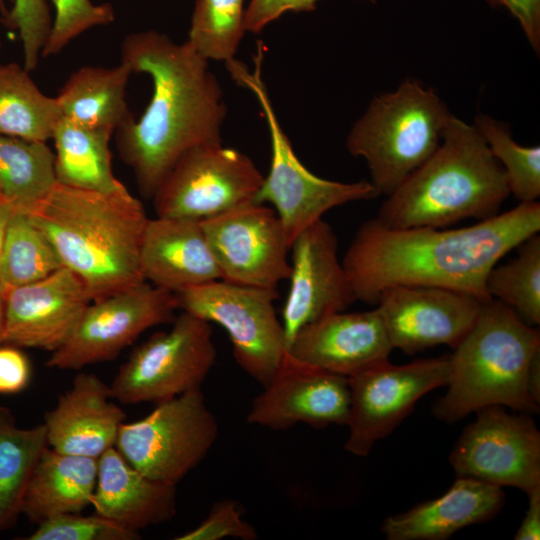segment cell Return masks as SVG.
Here are the masks:
<instances>
[{"instance_id": "cell-9", "label": "cell", "mask_w": 540, "mask_h": 540, "mask_svg": "<svg viewBox=\"0 0 540 540\" xmlns=\"http://www.w3.org/2000/svg\"><path fill=\"white\" fill-rule=\"evenodd\" d=\"M217 436L216 418L198 388L157 403L138 421L124 422L115 448L146 476L176 485L203 460Z\"/></svg>"}, {"instance_id": "cell-30", "label": "cell", "mask_w": 540, "mask_h": 540, "mask_svg": "<svg viewBox=\"0 0 540 540\" xmlns=\"http://www.w3.org/2000/svg\"><path fill=\"white\" fill-rule=\"evenodd\" d=\"M57 183L47 142L0 135V188L14 210L28 213Z\"/></svg>"}, {"instance_id": "cell-18", "label": "cell", "mask_w": 540, "mask_h": 540, "mask_svg": "<svg viewBox=\"0 0 540 540\" xmlns=\"http://www.w3.org/2000/svg\"><path fill=\"white\" fill-rule=\"evenodd\" d=\"M253 399L247 422L273 430L298 423L316 429L347 425L350 411L348 378L316 369L287 353L271 382Z\"/></svg>"}, {"instance_id": "cell-6", "label": "cell", "mask_w": 540, "mask_h": 540, "mask_svg": "<svg viewBox=\"0 0 540 540\" xmlns=\"http://www.w3.org/2000/svg\"><path fill=\"white\" fill-rule=\"evenodd\" d=\"M452 117L438 93L407 78L375 96L347 137V151L365 160L370 183L388 196L440 145Z\"/></svg>"}, {"instance_id": "cell-12", "label": "cell", "mask_w": 540, "mask_h": 540, "mask_svg": "<svg viewBox=\"0 0 540 540\" xmlns=\"http://www.w3.org/2000/svg\"><path fill=\"white\" fill-rule=\"evenodd\" d=\"M449 375V355H443L404 365L386 361L347 377L350 411L345 450L367 456L377 441L409 415L422 396L446 386Z\"/></svg>"}, {"instance_id": "cell-33", "label": "cell", "mask_w": 540, "mask_h": 540, "mask_svg": "<svg viewBox=\"0 0 540 540\" xmlns=\"http://www.w3.org/2000/svg\"><path fill=\"white\" fill-rule=\"evenodd\" d=\"M246 0H195L187 42L207 60L234 58L244 36Z\"/></svg>"}, {"instance_id": "cell-4", "label": "cell", "mask_w": 540, "mask_h": 540, "mask_svg": "<svg viewBox=\"0 0 540 540\" xmlns=\"http://www.w3.org/2000/svg\"><path fill=\"white\" fill-rule=\"evenodd\" d=\"M510 195L507 177L474 124L452 115L434 153L381 204L390 228H446L499 213Z\"/></svg>"}, {"instance_id": "cell-36", "label": "cell", "mask_w": 540, "mask_h": 540, "mask_svg": "<svg viewBox=\"0 0 540 540\" xmlns=\"http://www.w3.org/2000/svg\"><path fill=\"white\" fill-rule=\"evenodd\" d=\"M1 22L18 32L23 49V67L28 72L35 70L53 25L47 0H12L11 8L1 17Z\"/></svg>"}, {"instance_id": "cell-35", "label": "cell", "mask_w": 540, "mask_h": 540, "mask_svg": "<svg viewBox=\"0 0 540 540\" xmlns=\"http://www.w3.org/2000/svg\"><path fill=\"white\" fill-rule=\"evenodd\" d=\"M51 1L55 14L51 34L41 57L57 55L81 34L115 20L114 9L108 3L96 4L91 0Z\"/></svg>"}, {"instance_id": "cell-37", "label": "cell", "mask_w": 540, "mask_h": 540, "mask_svg": "<svg viewBox=\"0 0 540 540\" xmlns=\"http://www.w3.org/2000/svg\"><path fill=\"white\" fill-rule=\"evenodd\" d=\"M140 534L99 514L67 513L38 524L28 540H136Z\"/></svg>"}, {"instance_id": "cell-45", "label": "cell", "mask_w": 540, "mask_h": 540, "mask_svg": "<svg viewBox=\"0 0 540 540\" xmlns=\"http://www.w3.org/2000/svg\"><path fill=\"white\" fill-rule=\"evenodd\" d=\"M4 313H5V294L0 281V345L3 344V329H4Z\"/></svg>"}, {"instance_id": "cell-14", "label": "cell", "mask_w": 540, "mask_h": 540, "mask_svg": "<svg viewBox=\"0 0 540 540\" xmlns=\"http://www.w3.org/2000/svg\"><path fill=\"white\" fill-rule=\"evenodd\" d=\"M476 413L449 455L456 477L525 493L540 488V433L534 421L499 405Z\"/></svg>"}, {"instance_id": "cell-21", "label": "cell", "mask_w": 540, "mask_h": 540, "mask_svg": "<svg viewBox=\"0 0 540 540\" xmlns=\"http://www.w3.org/2000/svg\"><path fill=\"white\" fill-rule=\"evenodd\" d=\"M113 400L110 385L97 375L77 374L45 414L49 447L95 459L115 447L126 413Z\"/></svg>"}, {"instance_id": "cell-2", "label": "cell", "mask_w": 540, "mask_h": 540, "mask_svg": "<svg viewBox=\"0 0 540 540\" xmlns=\"http://www.w3.org/2000/svg\"><path fill=\"white\" fill-rule=\"evenodd\" d=\"M121 60L152 80L144 113L114 132L119 155L132 169L139 191L152 198L184 153L222 142L227 106L209 60L187 41L176 43L155 30L130 33L121 44Z\"/></svg>"}, {"instance_id": "cell-32", "label": "cell", "mask_w": 540, "mask_h": 540, "mask_svg": "<svg viewBox=\"0 0 540 540\" xmlns=\"http://www.w3.org/2000/svg\"><path fill=\"white\" fill-rule=\"evenodd\" d=\"M517 255L496 264L486 278L488 295L511 307L532 326L540 324V236L535 234L518 246Z\"/></svg>"}, {"instance_id": "cell-16", "label": "cell", "mask_w": 540, "mask_h": 540, "mask_svg": "<svg viewBox=\"0 0 540 540\" xmlns=\"http://www.w3.org/2000/svg\"><path fill=\"white\" fill-rule=\"evenodd\" d=\"M483 303L452 289L395 285L380 292L376 308L393 349L413 355L439 345L455 348L472 328Z\"/></svg>"}, {"instance_id": "cell-29", "label": "cell", "mask_w": 540, "mask_h": 540, "mask_svg": "<svg viewBox=\"0 0 540 540\" xmlns=\"http://www.w3.org/2000/svg\"><path fill=\"white\" fill-rule=\"evenodd\" d=\"M23 66L0 64V135L47 142L62 113Z\"/></svg>"}, {"instance_id": "cell-1", "label": "cell", "mask_w": 540, "mask_h": 540, "mask_svg": "<svg viewBox=\"0 0 540 540\" xmlns=\"http://www.w3.org/2000/svg\"><path fill=\"white\" fill-rule=\"evenodd\" d=\"M539 231L538 201L457 229L390 228L373 218L359 226L342 263L356 300L369 305L395 285L447 288L485 302L490 270Z\"/></svg>"}, {"instance_id": "cell-31", "label": "cell", "mask_w": 540, "mask_h": 540, "mask_svg": "<svg viewBox=\"0 0 540 540\" xmlns=\"http://www.w3.org/2000/svg\"><path fill=\"white\" fill-rule=\"evenodd\" d=\"M64 267L46 235L21 211L14 210L0 252V281L4 294L41 280Z\"/></svg>"}, {"instance_id": "cell-24", "label": "cell", "mask_w": 540, "mask_h": 540, "mask_svg": "<svg viewBox=\"0 0 540 540\" xmlns=\"http://www.w3.org/2000/svg\"><path fill=\"white\" fill-rule=\"evenodd\" d=\"M504 501L501 487L457 478L442 496L387 517L381 530L388 540H444L464 527L491 520Z\"/></svg>"}, {"instance_id": "cell-48", "label": "cell", "mask_w": 540, "mask_h": 540, "mask_svg": "<svg viewBox=\"0 0 540 540\" xmlns=\"http://www.w3.org/2000/svg\"><path fill=\"white\" fill-rule=\"evenodd\" d=\"M1 46H2V42H1V40H0V49H1Z\"/></svg>"}, {"instance_id": "cell-38", "label": "cell", "mask_w": 540, "mask_h": 540, "mask_svg": "<svg viewBox=\"0 0 540 540\" xmlns=\"http://www.w3.org/2000/svg\"><path fill=\"white\" fill-rule=\"evenodd\" d=\"M225 537L242 540H255L258 537L255 528L241 518L237 503L230 499L215 503L197 527L175 539L218 540Z\"/></svg>"}, {"instance_id": "cell-44", "label": "cell", "mask_w": 540, "mask_h": 540, "mask_svg": "<svg viewBox=\"0 0 540 540\" xmlns=\"http://www.w3.org/2000/svg\"><path fill=\"white\" fill-rule=\"evenodd\" d=\"M14 211L9 203H0V252L2 249L8 221Z\"/></svg>"}, {"instance_id": "cell-39", "label": "cell", "mask_w": 540, "mask_h": 540, "mask_svg": "<svg viewBox=\"0 0 540 540\" xmlns=\"http://www.w3.org/2000/svg\"><path fill=\"white\" fill-rule=\"evenodd\" d=\"M374 3L375 0H360ZM318 0H249L245 9V32L257 34L282 15L294 12H311Z\"/></svg>"}, {"instance_id": "cell-46", "label": "cell", "mask_w": 540, "mask_h": 540, "mask_svg": "<svg viewBox=\"0 0 540 540\" xmlns=\"http://www.w3.org/2000/svg\"><path fill=\"white\" fill-rule=\"evenodd\" d=\"M8 3H12V0H0V14H1V17H4L8 10H9V7H8Z\"/></svg>"}, {"instance_id": "cell-7", "label": "cell", "mask_w": 540, "mask_h": 540, "mask_svg": "<svg viewBox=\"0 0 540 540\" xmlns=\"http://www.w3.org/2000/svg\"><path fill=\"white\" fill-rule=\"evenodd\" d=\"M264 45L258 42L251 71L243 62L226 61L230 77L256 98L270 135L271 162L255 197L257 203L273 206L283 226L289 248L304 229L322 219L329 210L344 204L373 199L380 194L370 181L339 182L309 171L295 154L277 118L262 78Z\"/></svg>"}, {"instance_id": "cell-41", "label": "cell", "mask_w": 540, "mask_h": 540, "mask_svg": "<svg viewBox=\"0 0 540 540\" xmlns=\"http://www.w3.org/2000/svg\"><path fill=\"white\" fill-rule=\"evenodd\" d=\"M506 8L519 22L534 51H540V0H487Z\"/></svg>"}, {"instance_id": "cell-34", "label": "cell", "mask_w": 540, "mask_h": 540, "mask_svg": "<svg viewBox=\"0 0 540 540\" xmlns=\"http://www.w3.org/2000/svg\"><path fill=\"white\" fill-rule=\"evenodd\" d=\"M474 125L505 171L510 194L519 203L538 201L540 147L518 144L512 137L510 127L489 115H476Z\"/></svg>"}, {"instance_id": "cell-23", "label": "cell", "mask_w": 540, "mask_h": 540, "mask_svg": "<svg viewBox=\"0 0 540 540\" xmlns=\"http://www.w3.org/2000/svg\"><path fill=\"white\" fill-rule=\"evenodd\" d=\"M91 505L96 514L139 533L175 516L176 485L146 476L113 447L98 458Z\"/></svg>"}, {"instance_id": "cell-11", "label": "cell", "mask_w": 540, "mask_h": 540, "mask_svg": "<svg viewBox=\"0 0 540 540\" xmlns=\"http://www.w3.org/2000/svg\"><path fill=\"white\" fill-rule=\"evenodd\" d=\"M264 176L239 150L222 142L195 146L163 178L153 198L156 216L203 221L255 202Z\"/></svg>"}, {"instance_id": "cell-28", "label": "cell", "mask_w": 540, "mask_h": 540, "mask_svg": "<svg viewBox=\"0 0 540 540\" xmlns=\"http://www.w3.org/2000/svg\"><path fill=\"white\" fill-rule=\"evenodd\" d=\"M48 447L44 423L21 428L12 411L0 405V532L11 528L21 514L28 483Z\"/></svg>"}, {"instance_id": "cell-19", "label": "cell", "mask_w": 540, "mask_h": 540, "mask_svg": "<svg viewBox=\"0 0 540 540\" xmlns=\"http://www.w3.org/2000/svg\"><path fill=\"white\" fill-rule=\"evenodd\" d=\"M90 300L78 277L62 267L5 294L3 344L58 350L70 338Z\"/></svg>"}, {"instance_id": "cell-47", "label": "cell", "mask_w": 540, "mask_h": 540, "mask_svg": "<svg viewBox=\"0 0 540 540\" xmlns=\"http://www.w3.org/2000/svg\"><path fill=\"white\" fill-rule=\"evenodd\" d=\"M0 203H8V202L6 201V199H5V197H4L3 193H2V191H1V188H0Z\"/></svg>"}, {"instance_id": "cell-42", "label": "cell", "mask_w": 540, "mask_h": 540, "mask_svg": "<svg viewBox=\"0 0 540 540\" xmlns=\"http://www.w3.org/2000/svg\"><path fill=\"white\" fill-rule=\"evenodd\" d=\"M528 508L514 539L538 540L540 538V488L526 493Z\"/></svg>"}, {"instance_id": "cell-43", "label": "cell", "mask_w": 540, "mask_h": 540, "mask_svg": "<svg viewBox=\"0 0 540 540\" xmlns=\"http://www.w3.org/2000/svg\"><path fill=\"white\" fill-rule=\"evenodd\" d=\"M528 393L533 403L540 404V351L533 357L528 372Z\"/></svg>"}, {"instance_id": "cell-25", "label": "cell", "mask_w": 540, "mask_h": 540, "mask_svg": "<svg viewBox=\"0 0 540 540\" xmlns=\"http://www.w3.org/2000/svg\"><path fill=\"white\" fill-rule=\"evenodd\" d=\"M98 459L58 452L48 447L26 488L21 514L40 524L67 513H81L92 503Z\"/></svg>"}, {"instance_id": "cell-20", "label": "cell", "mask_w": 540, "mask_h": 540, "mask_svg": "<svg viewBox=\"0 0 540 540\" xmlns=\"http://www.w3.org/2000/svg\"><path fill=\"white\" fill-rule=\"evenodd\" d=\"M392 350L375 308L339 311L305 325L293 338L287 354L304 365L349 377L388 361Z\"/></svg>"}, {"instance_id": "cell-40", "label": "cell", "mask_w": 540, "mask_h": 540, "mask_svg": "<svg viewBox=\"0 0 540 540\" xmlns=\"http://www.w3.org/2000/svg\"><path fill=\"white\" fill-rule=\"evenodd\" d=\"M31 367L24 353L12 345H0V393L15 394L29 384Z\"/></svg>"}, {"instance_id": "cell-26", "label": "cell", "mask_w": 540, "mask_h": 540, "mask_svg": "<svg viewBox=\"0 0 540 540\" xmlns=\"http://www.w3.org/2000/svg\"><path fill=\"white\" fill-rule=\"evenodd\" d=\"M130 65L83 66L74 71L56 96L62 117L113 133L133 115L126 101Z\"/></svg>"}, {"instance_id": "cell-8", "label": "cell", "mask_w": 540, "mask_h": 540, "mask_svg": "<svg viewBox=\"0 0 540 540\" xmlns=\"http://www.w3.org/2000/svg\"><path fill=\"white\" fill-rule=\"evenodd\" d=\"M178 308L224 328L237 364L266 387L287 353L281 321L274 309L277 289L239 285L222 279L175 293Z\"/></svg>"}, {"instance_id": "cell-15", "label": "cell", "mask_w": 540, "mask_h": 540, "mask_svg": "<svg viewBox=\"0 0 540 540\" xmlns=\"http://www.w3.org/2000/svg\"><path fill=\"white\" fill-rule=\"evenodd\" d=\"M210 248L230 283L277 289L289 279V244L275 210L250 202L201 221Z\"/></svg>"}, {"instance_id": "cell-3", "label": "cell", "mask_w": 540, "mask_h": 540, "mask_svg": "<svg viewBox=\"0 0 540 540\" xmlns=\"http://www.w3.org/2000/svg\"><path fill=\"white\" fill-rule=\"evenodd\" d=\"M26 214L81 281L90 302L145 281L140 253L149 218L128 189L102 193L57 182Z\"/></svg>"}, {"instance_id": "cell-10", "label": "cell", "mask_w": 540, "mask_h": 540, "mask_svg": "<svg viewBox=\"0 0 540 540\" xmlns=\"http://www.w3.org/2000/svg\"><path fill=\"white\" fill-rule=\"evenodd\" d=\"M215 360L210 323L182 311L170 330L133 350L110 384L112 397L124 404L168 400L201 388Z\"/></svg>"}, {"instance_id": "cell-27", "label": "cell", "mask_w": 540, "mask_h": 540, "mask_svg": "<svg viewBox=\"0 0 540 540\" xmlns=\"http://www.w3.org/2000/svg\"><path fill=\"white\" fill-rule=\"evenodd\" d=\"M110 130L90 128L62 117L52 140L58 183L102 193L127 190L112 169Z\"/></svg>"}, {"instance_id": "cell-17", "label": "cell", "mask_w": 540, "mask_h": 540, "mask_svg": "<svg viewBox=\"0 0 540 540\" xmlns=\"http://www.w3.org/2000/svg\"><path fill=\"white\" fill-rule=\"evenodd\" d=\"M290 250V287L281 321L287 348L305 325L345 311L356 301L339 259L337 236L329 223L320 219L304 229Z\"/></svg>"}, {"instance_id": "cell-5", "label": "cell", "mask_w": 540, "mask_h": 540, "mask_svg": "<svg viewBox=\"0 0 540 540\" xmlns=\"http://www.w3.org/2000/svg\"><path fill=\"white\" fill-rule=\"evenodd\" d=\"M539 351L538 328L497 299L484 302L472 328L449 355L448 389L433 404L434 416L451 424L492 405L538 412L527 381Z\"/></svg>"}, {"instance_id": "cell-13", "label": "cell", "mask_w": 540, "mask_h": 540, "mask_svg": "<svg viewBox=\"0 0 540 540\" xmlns=\"http://www.w3.org/2000/svg\"><path fill=\"white\" fill-rule=\"evenodd\" d=\"M176 295L146 281L89 303L70 338L52 352L49 368L78 370L111 361L147 329L174 320Z\"/></svg>"}, {"instance_id": "cell-22", "label": "cell", "mask_w": 540, "mask_h": 540, "mask_svg": "<svg viewBox=\"0 0 540 540\" xmlns=\"http://www.w3.org/2000/svg\"><path fill=\"white\" fill-rule=\"evenodd\" d=\"M140 265L149 283L176 293L221 279L201 221L156 217L144 231Z\"/></svg>"}]
</instances>
